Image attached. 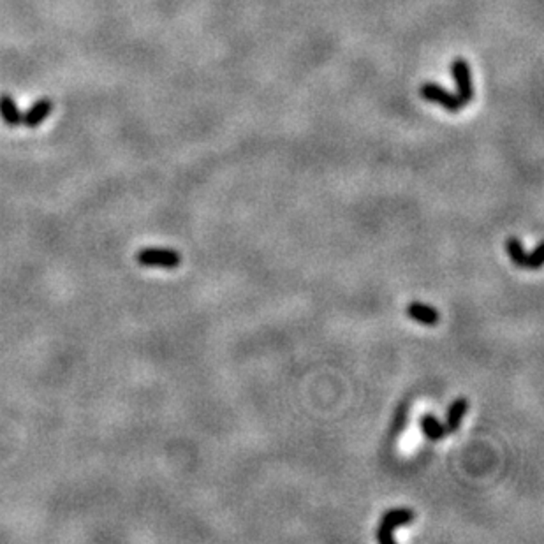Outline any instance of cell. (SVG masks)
<instances>
[{
  "instance_id": "obj_1",
  "label": "cell",
  "mask_w": 544,
  "mask_h": 544,
  "mask_svg": "<svg viewBox=\"0 0 544 544\" xmlns=\"http://www.w3.org/2000/svg\"><path fill=\"white\" fill-rule=\"evenodd\" d=\"M138 264L144 266V268H164V270H175L180 266L182 256L176 250L171 248H159V247H146L141 248L140 252L136 254Z\"/></svg>"
},
{
  "instance_id": "obj_2",
  "label": "cell",
  "mask_w": 544,
  "mask_h": 544,
  "mask_svg": "<svg viewBox=\"0 0 544 544\" xmlns=\"http://www.w3.org/2000/svg\"><path fill=\"white\" fill-rule=\"evenodd\" d=\"M414 521V512L411 509H389L384 512V516L380 520L379 530H377V541L380 544H391L395 543V532L396 527H405V525L413 523Z\"/></svg>"
},
{
  "instance_id": "obj_3",
  "label": "cell",
  "mask_w": 544,
  "mask_h": 544,
  "mask_svg": "<svg viewBox=\"0 0 544 544\" xmlns=\"http://www.w3.org/2000/svg\"><path fill=\"white\" fill-rule=\"evenodd\" d=\"M505 248H508V254L511 257L512 264H516L520 268L525 270H539L543 266L544 259H543V243H537L536 248L532 252L527 254L523 248V243H521L520 238L512 237L509 238L508 243H505Z\"/></svg>"
},
{
  "instance_id": "obj_4",
  "label": "cell",
  "mask_w": 544,
  "mask_h": 544,
  "mask_svg": "<svg viewBox=\"0 0 544 544\" xmlns=\"http://www.w3.org/2000/svg\"><path fill=\"white\" fill-rule=\"evenodd\" d=\"M421 97L428 102H437L444 109L451 113H458L465 108V102L458 97V94L448 92L446 88H442L437 83H424L421 87Z\"/></svg>"
},
{
  "instance_id": "obj_5",
  "label": "cell",
  "mask_w": 544,
  "mask_h": 544,
  "mask_svg": "<svg viewBox=\"0 0 544 544\" xmlns=\"http://www.w3.org/2000/svg\"><path fill=\"white\" fill-rule=\"evenodd\" d=\"M451 72L455 81H457L458 97L464 100L465 105H468V102L474 99V85H472V76H470L468 64L464 61V58H457V61L453 62Z\"/></svg>"
},
{
  "instance_id": "obj_6",
  "label": "cell",
  "mask_w": 544,
  "mask_h": 544,
  "mask_svg": "<svg viewBox=\"0 0 544 544\" xmlns=\"http://www.w3.org/2000/svg\"><path fill=\"white\" fill-rule=\"evenodd\" d=\"M407 316L411 317L413 320H416V323H420V325H424V326H435V325H439V320H440L439 310L433 307H430V305L421 303V301H413V303H409Z\"/></svg>"
},
{
  "instance_id": "obj_7",
  "label": "cell",
  "mask_w": 544,
  "mask_h": 544,
  "mask_svg": "<svg viewBox=\"0 0 544 544\" xmlns=\"http://www.w3.org/2000/svg\"><path fill=\"white\" fill-rule=\"evenodd\" d=\"M52 111H53V102H50L48 99L37 100V102H34L32 105V108L25 113L23 122H21V124H25L27 127H39V125L48 118V115H52Z\"/></svg>"
},
{
  "instance_id": "obj_8",
  "label": "cell",
  "mask_w": 544,
  "mask_h": 544,
  "mask_svg": "<svg viewBox=\"0 0 544 544\" xmlns=\"http://www.w3.org/2000/svg\"><path fill=\"white\" fill-rule=\"evenodd\" d=\"M468 409V400L460 396L457 400L453 402L448 409V417H446V430L448 433H455L458 428L461 426V421H464L465 414H467Z\"/></svg>"
},
{
  "instance_id": "obj_9",
  "label": "cell",
  "mask_w": 544,
  "mask_h": 544,
  "mask_svg": "<svg viewBox=\"0 0 544 544\" xmlns=\"http://www.w3.org/2000/svg\"><path fill=\"white\" fill-rule=\"evenodd\" d=\"M0 116H2L4 124L9 125V127H17V125L23 122V116H21L14 99L11 96H6V94L0 96Z\"/></svg>"
},
{
  "instance_id": "obj_10",
  "label": "cell",
  "mask_w": 544,
  "mask_h": 544,
  "mask_svg": "<svg viewBox=\"0 0 544 544\" xmlns=\"http://www.w3.org/2000/svg\"><path fill=\"white\" fill-rule=\"evenodd\" d=\"M421 428H423L424 437L430 440H440L448 435L446 424L440 423L433 414H424V416L421 417Z\"/></svg>"
}]
</instances>
